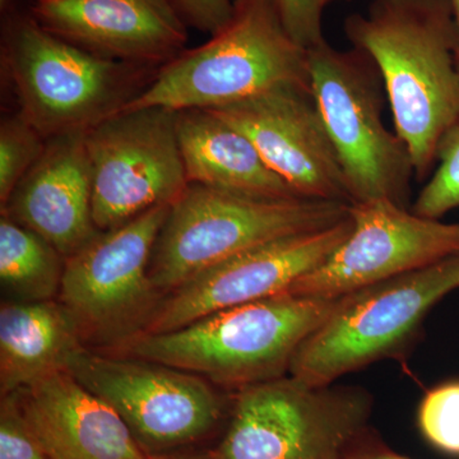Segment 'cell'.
<instances>
[{"instance_id":"cell-4","label":"cell","mask_w":459,"mask_h":459,"mask_svg":"<svg viewBox=\"0 0 459 459\" xmlns=\"http://www.w3.org/2000/svg\"><path fill=\"white\" fill-rule=\"evenodd\" d=\"M2 66L18 113L47 140L89 132L137 98L159 71L89 53L17 8L3 14Z\"/></svg>"},{"instance_id":"cell-7","label":"cell","mask_w":459,"mask_h":459,"mask_svg":"<svg viewBox=\"0 0 459 459\" xmlns=\"http://www.w3.org/2000/svg\"><path fill=\"white\" fill-rule=\"evenodd\" d=\"M364 388L287 376L238 389L216 459H349L368 435Z\"/></svg>"},{"instance_id":"cell-24","label":"cell","mask_w":459,"mask_h":459,"mask_svg":"<svg viewBox=\"0 0 459 459\" xmlns=\"http://www.w3.org/2000/svg\"><path fill=\"white\" fill-rule=\"evenodd\" d=\"M0 459H50L26 419L17 392L0 400Z\"/></svg>"},{"instance_id":"cell-27","label":"cell","mask_w":459,"mask_h":459,"mask_svg":"<svg viewBox=\"0 0 459 459\" xmlns=\"http://www.w3.org/2000/svg\"><path fill=\"white\" fill-rule=\"evenodd\" d=\"M349 459H410L398 455L385 446L379 440L369 437V434L361 440L360 444L353 449Z\"/></svg>"},{"instance_id":"cell-13","label":"cell","mask_w":459,"mask_h":459,"mask_svg":"<svg viewBox=\"0 0 459 459\" xmlns=\"http://www.w3.org/2000/svg\"><path fill=\"white\" fill-rule=\"evenodd\" d=\"M351 229L349 216L331 228L276 238L208 268L165 295L142 334L166 333L220 310L286 292L325 262Z\"/></svg>"},{"instance_id":"cell-21","label":"cell","mask_w":459,"mask_h":459,"mask_svg":"<svg viewBox=\"0 0 459 459\" xmlns=\"http://www.w3.org/2000/svg\"><path fill=\"white\" fill-rule=\"evenodd\" d=\"M47 138L21 113L7 115L0 123V207L23 177L40 159Z\"/></svg>"},{"instance_id":"cell-17","label":"cell","mask_w":459,"mask_h":459,"mask_svg":"<svg viewBox=\"0 0 459 459\" xmlns=\"http://www.w3.org/2000/svg\"><path fill=\"white\" fill-rule=\"evenodd\" d=\"M17 394L50 459H152L119 413L69 370L53 371Z\"/></svg>"},{"instance_id":"cell-20","label":"cell","mask_w":459,"mask_h":459,"mask_svg":"<svg viewBox=\"0 0 459 459\" xmlns=\"http://www.w3.org/2000/svg\"><path fill=\"white\" fill-rule=\"evenodd\" d=\"M65 264L49 241L0 213V285L8 301L56 300Z\"/></svg>"},{"instance_id":"cell-14","label":"cell","mask_w":459,"mask_h":459,"mask_svg":"<svg viewBox=\"0 0 459 459\" xmlns=\"http://www.w3.org/2000/svg\"><path fill=\"white\" fill-rule=\"evenodd\" d=\"M210 111L246 134L299 197L352 204L312 91L283 87Z\"/></svg>"},{"instance_id":"cell-5","label":"cell","mask_w":459,"mask_h":459,"mask_svg":"<svg viewBox=\"0 0 459 459\" xmlns=\"http://www.w3.org/2000/svg\"><path fill=\"white\" fill-rule=\"evenodd\" d=\"M350 216V204L320 199L250 197L189 184L157 237L150 279L169 292L238 253L276 238L318 231Z\"/></svg>"},{"instance_id":"cell-12","label":"cell","mask_w":459,"mask_h":459,"mask_svg":"<svg viewBox=\"0 0 459 459\" xmlns=\"http://www.w3.org/2000/svg\"><path fill=\"white\" fill-rule=\"evenodd\" d=\"M350 217L342 243L286 292L338 299L459 253V222L419 216L386 199L350 204Z\"/></svg>"},{"instance_id":"cell-25","label":"cell","mask_w":459,"mask_h":459,"mask_svg":"<svg viewBox=\"0 0 459 459\" xmlns=\"http://www.w3.org/2000/svg\"><path fill=\"white\" fill-rule=\"evenodd\" d=\"M287 31L301 47H316L325 41L323 0H274Z\"/></svg>"},{"instance_id":"cell-6","label":"cell","mask_w":459,"mask_h":459,"mask_svg":"<svg viewBox=\"0 0 459 459\" xmlns=\"http://www.w3.org/2000/svg\"><path fill=\"white\" fill-rule=\"evenodd\" d=\"M458 289L459 253L341 296L299 347L290 376L333 385L346 374L394 358L413 342L435 305Z\"/></svg>"},{"instance_id":"cell-19","label":"cell","mask_w":459,"mask_h":459,"mask_svg":"<svg viewBox=\"0 0 459 459\" xmlns=\"http://www.w3.org/2000/svg\"><path fill=\"white\" fill-rule=\"evenodd\" d=\"M84 344L74 320L56 300L3 301L0 307V395L66 369Z\"/></svg>"},{"instance_id":"cell-11","label":"cell","mask_w":459,"mask_h":459,"mask_svg":"<svg viewBox=\"0 0 459 459\" xmlns=\"http://www.w3.org/2000/svg\"><path fill=\"white\" fill-rule=\"evenodd\" d=\"M92 214L99 231L126 225L189 186L177 132V111H122L86 132Z\"/></svg>"},{"instance_id":"cell-23","label":"cell","mask_w":459,"mask_h":459,"mask_svg":"<svg viewBox=\"0 0 459 459\" xmlns=\"http://www.w3.org/2000/svg\"><path fill=\"white\" fill-rule=\"evenodd\" d=\"M419 427L435 448L459 455V382L437 386L425 394Z\"/></svg>"},{"instance_id":"cell-8","label":"cell","mask_w":459,"mask_h":459,"mask_svg":"<svg viewBox=\"0 0 459 459\" xmlns=\"http://www.w3.org/2000/svg\"><path fill=\"white\" fill-rule=\"evenodd\" d=\"M307 65L312 96L352 204L386 199L407 208L415 178L412 157L383 122L385 83L371 57L356 48L338 50L325 40L307 49Z\"/></svg>"},{"instance_id":"cell-18","label":"cell","mask_w":459,"mask_h":459,"mask_svg":"<svg viewBox=\"0 0 459 459\" xmlns=\"http://www.w3.org/2000/svg\"><path fill=\"white\" fill-rule=\"evenodd\" d=\"M177 132L189 184L250 197L301 198L268 168L246 134L212 111H177Z\"/></svg>"},{"instance_id":"cell-16","label":"cell","mask_w":459,"mask_h":459,"mask_svg":"<svg viewBox=\"0 0 459 459\" xmlns=\"http://www.w3.org/2000/svg\"><path fill=\"white\" fill-rule=\"evenodd\" d=\"M0 213L40 235L65 258L98 237L86 133L48 140Z\"/></svg>"},{"instance_id":"cell-28","label":"cell","mask_w":459,"mask_h":459,"mask_svg":"<svg viewBox=\"0 0 459 459\" xmlns=\"http://www.w3.org/2000/svg\"><path fill=\"white\" fill-rule=\"evenodd\" d=\"M152 459H216L212 453L207 455H179V453H172V455H161V457H153Z\"/></svg>"},{"instance_id":"cell-9","label":"cell","mask_w":459,"mask_h":459,"mask_svg":"<svg viewBox=\"0 0 459 459\" xmlns=\"http://www.w3.org/2000/svg\"><path fill=\"white\" fill-rule=\"evenodd\" d=\"M170 207L100 232L65 258L57 301L87 349L114 352L146 329L162 299L151 282L150 262Z\"/></svg>"},{"instance_id":"cell-26","label":"cell","mask_w":459,"mask_h":459,"mask_svg":"<svg viewBox=\"0 0 459 459\" xmlns=\"http://www.w3.org/2000/svg\"><path fill=\"white\" fill-rule=\"evenodd\" d=\"M177 3L189 27L213 35L228 22L235 0H177Z\"/></svg>"},{"instance_id":"cell-10","label":"cell","mask_w":459,"mask_h":459,"mask_svg":"<svg viewBox=\"0 0 459 459\" xmlns=\"http://www.w3.org/2000/svg\"><path fill=\"white\" fill-rule=\"evenodd\" d=\"M66 370L119 413L152 458L204 439L225 413L212 383L161 362L82 347Z\"/></svg>"},{"instance_id":"cell-30","label":"cell","mask_w":459,"mask_h":459,"mask_svg":"<svg viewBox=\"0 0 459 459\" xmlns=\"http://www.w3.org/2000/svg\"><path fill=\"white\" fill-rule=\"evenodd\" d=\"M337 2V0H323V3H325V7L329 4V3Z\"/></svg>"},{"instance_id":"cell-2","label":"cell","mask_w":459,"mask_h":459,"mask_svg":"<svg viewBox=\"0 0 459 459\" xmlns=\"http://www.w3.org/2000/svg\"><path fill=\"white\" fill-rule=\"evenodd\" d=\"M336 301L282 292L166 333L141 334L108 353L161 362L238 391L287 376L299 347Z\"/></svg>"},{"instance_id":"cell-29","label":"cell","mask_w":459,"mask_h":459,"mask_svg":"<svg viewBox=\"0 0 459 459\" xmlns=\"http://www.w3.org/2000/svg\"><path fill=\"white\" fill-rule=\"evenodd\" d=\"M449 2H451L453 17H455V27H457V33H458V59H459V0H449Z\"/></svg>"},{"instance_id":"cell-22","label":"cell","mask_w":459,"mask_h":459,"mask_svg":"<svg viewBox=\"0 0 459 459\" xmlns=\"http://www.w3.org/2000/svg\"><path fill=\"white\" fill-rule=\"evenodd\" d=\"M459 208V122L449 129L437 148V168L419 193L412 212L440 220Z\"/></svg>"},{"instance_id":"cell-15","label":"cell","mask_w":459,"mask_h":459,"mask_svg":"<svg viewBox=\"0 0 459 459\" xmlns=\"http://www.w3.org/2000/svg\"><path fill=\"white\" fill-rule=\"evenodd\" d=\"M45 30L95 56L160 69L186 50L177 0H33Z\"/></svg>"},{"instance_id":"cell-1","label":"cell","mask_w":459,"mask_h":459,"mask_svg":"<svg viewBox=\"0 0 459 459\" xmlns=\"http://www.w3.org/2000/svg\"><path fill=\"white\" fill-rule=\"evenodd\" d=\"M344 33L371 57L385 83L395 133L418 181L433 174L437 148L459 122L458 33L449 0H374Z\"/></svg>"},{"instance_id":"cell-3","label":"cell","mask_w":459,"mask_h":459,"mask_svg":"<svg viewBox=\"0 0 459 459\" xmlns=\"http://www.w3.org/2000/svg\"><path fill=\"white\" fill-rule=\"evenodd\" d=\"M283 87L312 91L307 48L287 31L274 0H235L228 22L210 40L162 65L119 113L212 110Z\"/></svg>"}]
</instances>
